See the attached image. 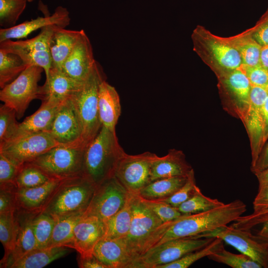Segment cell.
Segmentation results:
<instances>
[{
  "instance_id": "obj_8",
  "label": "cell",
  "mask_w": 268,
  "mask_h": 268,
  "mask_svg": "<svg viewBox=\"0 0 268 268\" xmlns=\"http://www.w3.org/2000/svg\"><path fill=\"white\" fill-rule=\"evenodd\" d=\"M44 69L37 66H28L14 80L0 91V100L14 110L21 119L30 102L40 99L41 86L38 82Z\"/></svg>"
},
{
  "instance_id": "obj_14",
  "label": "cell",
  "mask_w": 268,
  "mask_h": 268,
  "mask_svg": "<svg viewBox=\"0 0 268 268\" xmlns=\"http://www.w3.org/2000/svg\"><path fill=\"white\" fill-rule=\"evenodd\" d=\"M195 236L219 238L250 257L263 268H268V248L253 238L251 230L240 229L226 225Z\"/></svg>"
},
{
  "instance_id": "obj_46",
  "label": "cell",
  "mask_w": 268,
  "mask_h": 268,
  "mask_svg": "<svg viewBox=\"0 0 268 268\" xmlns=\"http://www.w3.org/2000/svg\"><path fill=\"white\" fill-rule=\"evenodd\" d=\"M20 167L0 153V188L16 186L15 179Z\"/></svg>"
},
{
  "instance_id": "obj_13",
  "label": "cell",
  "mask_w": 268,
  "mask_h": 268,
  "mask_svg": "<svg viewBox=\"0 0 268 268\" xmlns=\"http://www.w3.org/2000/svg\"><path fill=\"white\" fill-rule=\"evenodd\" d=\"M267 94V87L251 85L245 122L251 142L252 168L255 166L266 142L264 104Z\"/></svg>"
},
{
  "instance_id": "obj_23",
  "label": "cell",
  "mask_w": 268,
  "mask_h": 268,
  "mask_svg": "<svg viewBox=\"0 0 268 268\" xmlns=\"http://www.w3.org/2000/svg\"><path fill=\"white\" fill-rule=\"evenodd\" d=\"M62 180L52 179L47 183L30 188H16L17 209L39 212Z\"/></svg>"
},
{
  "instance_id": "obj_34",
  "label": "cell",
  "mask_w": 268,
  "mask_h": 268,
  "mask_svg": "<svg viewBox=\"0 0 268 268\" xmlns=\"http://www.w3.org/2000/svg\"><path fill=\"white\" fill-rule=\"evenodd\" d=\"M223 242L221 239L215 238L206 246L190 252L174 262L160 266L157 268H187L199 260L222 250L224 248Z\"/></svg>"
},
{
  "instance_id": "obj_42",
  "label": "cell",
  "mask_w": 268,
  "mask_h": 268,
  "mask_svg": "<svg viewBox=\"0 0 268 268\" xmlns=\"http://www.w3.org/2000/svg\"><path fill=\"white\" fill-rule=\"evenodd\" d=\"M233 47L239 52L243 64L250 66L261 65L260 57L262 46L253 38H239L234 41Z\"/></svg>"
},
{
  "instance_id": "obj_53",
  "label": "cell",
  "mask_w": 268,
  "mask_h": 268,
  "mask_svg": "<svg viewBox=\"0 0 268 268\" xmlns=\"http://www.w3.org/2000/svg\"><path fill=\"white\" fill-rule=\"evenodd\" d=\"M262 228L252 236L258 242L268 248V222L263 224Z\"/></svg>"
},
{
  "instance_id": "obj_22",
  "label": "cell",
  "mask_w": 268,
  "mask_h": 268,
  "mask_svg": "<svg viewBox=\"0 0 268 268\" xmlns=\"http://www.w3.org/2000/svg\"><path fill=\"white\" fill-rule=\"evenodd\" d=\"M193 169L182 151L171 149L166 155L156 156L150 171L151 182L161 178L188 176Z\"/></svg>"
},
{
  "instance_id": "obj_56",
  "label": "cell",
  "mask_w": 268,
  "mask_h": 268,
  "mask_svg": "<svg viewBox=\"0 0 268 268\" xmlns=\"http://www.w3.org/2000/svg\"><path fill=\"white\" fill-rule=\"evenodd\" d=\"M268 94L264 104V114L265 122V139L266 141L268 139Z\"/></svg>"
},
{
  "instance_id": "obj_55",
  "label": "cell",
  "mask_w": 268,
  "mask_h": 268,
  "mask_svg": "<svg viewBox=\"0 0 268 268\" xmlns=\"http://www.w3.org/2000/svg\"><path fill=\"white\" fill-rule=\"evenodd\" d=\"M260 61V65L268 70V45L262 47Z\"/></svg>"
},
{
  "instance_id": "obj_50",
  "label": "cell",
  "mask_w": 268,
  "mask_h": 268,
  "mask_svg": "<svg viewBox=\"0 0 268 268\" xmlns=\"http://www.w3.org/2000/svg\"><path fill=\"white\" fill-rule=\"evenodd\" d=\"M253 204L254 210L268 207V186L259 187Z\"/></svg>"
},
{
  "instance_id": "obj_29",
  "label": "cell",
  "mask_w": 268,
  "mask_h": 268,
  "mask_svg": "<svg viewBox=\"0 0 268 268\" xmlns=\"http://www.w3.org/2000/svg\"><path fill=\"white\" fill-rule=\"evenodd\" d=\"M133 195L129 194L124 206L105 222V234L103 238L122 239L128 234L133 217Z\"/></svg>"
},
{
  "instance_id": "obj_45",
  "label": "cell",
  "mask_w": 268,
  "mask_h": 268,
  "mask_svg": "<svg viewBox=\"0 0 268 268\" xmlns=\"http://www.w3.org/2000/svg\"><path fill=\"white\" fill-rule=\"evenodd\" d=\"M268 222V207L254 210L248 215H241L231 225L242 230H251L254 226Z\"/></svg>"
},
{
  "instance_id": "obj_54",
  "label": "cell",
  "mask_w": 268,
  "mask_h": 268,
  "mask_svg": "<svg viewBox=\"0 0 268 268\" xmlns=\"http://www.w3.org/2000/svg\"><path fill=\"white\" fill-rule=\"evenodd\" d=\"M255 174L259 181V187L268 186V168Z\"/></svg>"
},
{
  "instance_id": "obj_18",
  "label": "cell",
  "mask_w": 268,
  "mask_h": 268,
  "mask_svg": "<svg viewBox=\"0 0 268 268\" xmlns=\"http://www.w3.org/2000/svg\"><path fill=\"white\" fill-rule=\"evenodd\" d=\"M105 234L104 222L94 216L83 215L74 227L71 248L81 256L92 255Z\"/></svg>"
},
{
  "instance_id": "obj_26",
  "label": "cell",
  "mask_w": 268,
  "mask_h": 268,
  "mask_svg": "<svg viewBox=\"0 0 268 268\" xmlns=\"http://www.w3.org/2000/svg\"><path fill=\"white\" fill-rule=\"evenodd\" d=\"M80 33L81 30H67L55 26L50 42L52 67L61 69L72 50Z\"/></svg>"
},
{
  "instance_id": "obj_2",
  "label": "cell",
  "mask_w": 268,
  "mask_h": 268,
  "mask_svg": "<svg viewBox=\"0 0 268 268\" xmlns=\"http://www.w3.org/2000/svg\"><path fill=\"white\" fill-rule=\"evenodd\" d=\"M126 152L120 145L115 131L102 126L86 146L84 175L97 186L114 176L115 170Z\"/></svg>"
},
{
  "instance_id": "obj_5",
  "label": "cell",
  "mask_w": 268,
  "mask_h": 268,
  "mask_svg": "<svg viewBox=\"0 0 268 268\" xmlns=\"http://www.w3.org/2000/svg\"><path fill=\"white\" fill-rule=\"evenodd\" d=\"M96 187L84 175L62 180L40 212L54 219L84 212Z\"/></svg>"
},
{
  "instance_id": "obj_48",
  "label": "cell",
  "mask_w": 268,
  "mask_h": 268,
  "mask_svg": "<svg viewBox=\"0 0 268 268\" xmlns=\"http://www.w3.org/2000/svg\"><path fill=\"white\" fill-rule=\"evenodd\" d=\"M15 186L0 188V213L14 211L17 209Z\"/></svg>"
},
{
  "instance_id": "obj_28",
  "label": "cell",
  "mask_w": 268,
  "mask_h": 268,
  "mask_svg": "<svg viewBox=\"0 0 268 268\" xmlns=\"http://www.w3.org/2000/svg\"><path fill=\"white\" fill-rule=\"evenodd\" d=\"M188 176L159 179L144 187L138 195L147 200H163L179 190L186 183Z\"/></svg>"
},
{
  "instance_id": "obj_24",
  "label": "cell",
  "mask_w": 268,
  "mask_h": 268,
  "mask_svg": "<svg viewBox=\"0 0 268 268\" xmlns=\"http://www.w3.org/2000/svg\"><path fill=\"white\" fill-rule=\"evenodd\" d=\"M42 101L41 106L34 114L19 124L17 134L13 139L32 134L48 132L62 102L49 99Z\"/></svg>"
},
{
  "instance_id": "obj_10",
  "label": "cell",
  "mask_w": 268,
  "mask_h": 268,
  "mask_svg": "<svg viewBox=\"0 0 268 268\" xmlns=\"http://www.w3.org/2000/svg\"><path fill=\"white\" fill-rule=\"evenodd\" d=\"M156 156L149 152L137 155L125 153L118 162L114 177L130 194L138 195L151 182V164Z\"/></svg>"
},
{
  "instance_id": "obj_21",
  "label": "cell",
  "mask_w": 268,
  "mask_h": 268,
  "mask_svg": "<svg viewBox=\"0 0 268 268\" xmlns=\"http://www.w3.org/2000/svg\"><path fill=\"white\" fill-rule=\"evenodd\" d=\"M93 254L108 268H131L134 261L122 239L102 238Z\"/></svg>"
},
{
  "instance_id": "obj_36",
  "label": "cell",
  "mask_w": 268,
  "mask_h": 268,
  "mask_svg": "<svg viewBox=\"0 0 268 268\" xmlns=\"http://www.w3.org/2000/svg\"><path fill=\"white\" fill-rule=\"evenodd\" d=\"M55 223V219L44 212H38L35 216L33 220V228L37 249L48 247Z\"/></svg>"
},
{
  "instance_id": "obj_35",
  "label": "cell",
  "mask_w": 268,
  "mask_h": 268,
  "mask_svg": "<svg viewBox=\"0 0 268 268\" xmlns=\"http://www.w3.org/2000/svg\"><path fill=\"white\" fill-rule=\"evenodd\" d=\"M50 178L36 166L26 163L20 167L15 179L17 188H30L43 185L50 180Z\"/></svg>"
},
{
  "instance_id": "obj_3",
  "label": "cell",
  "mask_w": 268,
  "mask_h": 268,
  "mask_svg": "<svg viewBox=\"0 0 268 268\" xmlns=\"http://www.w3.org/2000/svg\"><path fill=\"white\" fill-rule=\"evenodd\" d=\"M105 80L102 67L95 61L86 79L69 98L75 109L81 128V141L87 146L95 138L102 125L98 111V92Z\"/></svg>"
},
{
  "instance_id": "obj_39",
  "label": "cell",
  "mask_w": 268,
  "mask_h": 268,
  "mask_svg": "<svg viewBox=\"0 0 268 268\" xmlns=\"http://www.w3.org/2000/svg\"><path fill=\"white\" fill-rule=\"evenodd\" d=\"M213 261L224 264L232 268H262L258 263L246 255L235 254L226 250L224 248L207 256Z\"/></svg>"
},
{
  "instance_id": "obj_7",
  "label": "cell",
  "mask_w": 268,
  "mask_h": 268,
  "mask_svg": "<svg viewBox=\"0 0 268 268\" xmlns=\"http://www.w3.org/2000/svg\"><path fill=\"white\" fill-rule=\"evenodd\" d=\"M214 238H199L195 236L168 241L149 249L135 259L131 268H157L206 246Z\"/></svg>"
},
{
  "instance_id": "obj_27",
  "label": "cell",
  "mask_w": 268,
  "mask_h": 268,
  "mask_svg": "<svg viewBox=\"0 0 268 268\" xmlns=\"http://www.w3.org/2000/svg\"><path fill=\"white\" fill-rule=\"evenodd\" d=\"M70 249L65 246L36 249L16 261L10 268H42L65 257L70 252Z\"/></svg>"
},
{
  "instance_id": "obj_9",
  "label": "cell",
  "mask_w": 268,
  "mask_h": 268,
  "mask_svg": "<svg viewBox=\"0 0 268 268\" xmlns=\"http://www.w3.org/2000/svg\"><path fill=\"white\" fill-rule=\"evenodd\" d=\"M55 26L42 28L39 34L31 39L0 42V49L18 55L28 66L41 67L46 76L52 67L50 42Z\"/></svg>"
},
{
  "instance_id": "obj_51",
  "label": "cell",
  "mask_w": 268,
  "mask_h": 268,
  "mask_svg": "<svg viewBox=\"0 0 268 268\" xmlns=\"http://www.w3.org/2000/svg\"><path fill=\"white\" fill-rule=\"evenodd\" d=\"M253 38L262 46L268 45V21L258 28Z\"/></svg>"
},
{
  "instance_id": "obj_30",
  "label": "cell",
  "mask_w": 268,
  "mask_h": 268,
  "mask_svg": "<svg viewBox=\"0 0 268 268\" xmlns=\"http://www.w3.org/2000/svg\"><path fill=\"white\" fill-rule=\"evenodd\" d=\"M84 213L77 212L55 219V223L48 247L65 246L72 249L74 229Z\"/></svg>"
},
{
  "instance_id": "obj_52",
  "label": "cell",
  "mask_w": 268,
  "mask_h": 268,
  "mask_svg": "<svg viewBox=\"0 0 268 268\" xmlns=\"http://www.w3.org/2000/svg\"><path fill=\"white\" fill-rule=\"evenodd\" d=\"M268 168V144L263 152H261L255 166L252 168L254 174Z\"/></svg>"
},
{
  "instance_id": "obj_40",
  "label": "cell",
  "mask_w": 268,
  "mask_h": 268,
  "mask_svg": "<svg viewBox=\"0 0 268 268\" xmlns=\"http://www.w3.org/2000/svg\"><path fill=\"white\" fill-rule=\"evenodd\" d=\"M16 112L2 104L0 107V145L11 141L16 136L19 124L16 120Z\"/></svg>"
},
{
  "instance_id": "obj_47",
  "label": "cell",
  "mask_w": 268,
  "mask_h": 268,
  "mask_svg": "<svg viewBox=\"0 0 268 268\" xmlns=\"http://www.w3.org/2000/svg\"><path fill=\"white\" fill-rule=\"evenodd\" d=\"M239 68L247 75L252 86H268V70L261 65L250 66L242 64Z\"/></svg>"
},
{
  "instance_id": "obj_11",
  "label": "cell",
  "mask_w": 268,
  "mask_h": 268,
  "mask_svg": "<svg viewBox=\"0 0 268 268\" xmlns=\"http://www.w3.org/2000/svg\"><path fill=\"white\" fill-rule=\"evenodd\" d=\"M129 194L113 176L97 186L83 215L96 216L105 223L124 206Z\"/></svg>"
},
{
  "instance_id": "obj_12",
  "label": "cell",
  "mask_w": 268,
  "mask_h": 268,
  "mask_svg": "<svg viewBox=\"0 0 268 268\" xmlns=\"http://www.w3.org/2000/svg\"><path fill=\"white\" fill-rule=\"evenodd\" d=\"M61 145L47 132L26 135L0 145V153L19 166Z\"/></svg>"
},
{
  "instance_id": "obj_16",
  "label": "cell",
  "mask_w": 268,
  "mask_h": 268,
  "mask_svg": "<svg viewBox=\"0 0 268 268\" xmlns=\"http://www.w3.org/2000/svg\"><path fill=\"white\" fill-rule=\"evenodd\" d=\"M96 61L89 39L83 29L61 70L72 79L83 82Z\"/></svg>"
},
{
  "instance_id": "obj_15",
  "label": "cell",
  "mask_w": 268,
  "mask_h": 268,
  "mask_svg": "<svg viewBox=\"0 0 268 268\" xmlns=\"http://www.w3.org/2000/svg\"><path fill=\"white\" fill-rule=\"evenodd\" d=\"M47 133L61 145H83L79 121L69 97L60 105Z\"/></svg>"
},
{
  "instance_id": "obj_1",
  "label": "cell",
  "mask_w": 268,
  "mask_h": 268,
  "mask_svg": "<svg viewBox=\"0 0 268 268\" xmlns=\"http://www.w3.org/2000/svg\"><path fill=\"white\" fill-rule=\"evenodd\" d=\"M246 210V204L240 200H236L206 211L183 214L171 222L153 247L172 239L195 236L213 231L234 222Z\"/></svg>"
},
{
  "instance_id": "obj_57",
  "label": "cell",
  "mask_w": 268,
  "mask_h": 268,
  "mask_svg": "<svg viewBox=\"0 0 268 268\" xmlns=\"http://www.w3.org/2000/svg\"><path fill=\"white\" fill-rule=\"evenodd\" d=\"M28 2H32L34 0H27Z\"/></svg>"
},
{
  "instance_id": "obj_19",
  "label": "cell",
  "mask_w": 268,
  "mask_h": 268,
  "mask_svg": "<svg viewBox=\"0 0 268 268\" xmlns=\"http://www.w3.org/2000/svg\"><path fill=\"white\" fill-rule=\"evenodd\" d=\"M38 212L16 209L15 214L18 224V234L15 247L7 258L0 263V268H9L17 260L37 249L33 220Z\"/></svg>"
},
{
  "instance_id": "obj_43",
  "label": "cell",
  "mask_w": 268,
  "mask_h": 268,
  "mask_svg": "<svg viewBox=\"0 0 268 268\" xmlns=\"http://www.w3.org/2000/svg\"><path fill=\"white\" fill-rule=\"evenodd\" d=\"M200 190L196 185L194 171L192 169L187 177L184 185L171 197L163 201L171 205L178 207L181 203L194 196Z\"/></svg>"
},
{
  "instance_id": "obj_17",
  "label": "cell",
  "mask_w": 268,
  "mask_h": 268,
  "mask_svg": "<svg viewBox=\"0 0 268 268\" xmlns=\"http://www.w3.org/2000/svg\"><path fill=\"white\" fill-rule=\"evenodd\" d=\"M70 18L67 9L62 6H58L52 15L45 14L29 21L7 28L0 29V42L14 39L27 37L33 31L50 25H57L65 28L70 23Z\"/></svg>"
},
{
  "instance_id": "obj_4",
  "label": "cell",
  "mask_w": 268,
  "mask_h": 268,
  "mask_svg": "<svg viewBox=\"0 0 268 268\" xmlns=\"http://www.w3.org/2000/svg\"><path fill=\"white\" fill-rule=\"evenodd\" d=\"M133 217L130 230L123 240L134 261L153 247L166 228L138 195L132 194Z\"/></svg>"
},
{
  "instance_id": "obj_31",
  "label": "cell",
  "mask_w": 268,
  "mask_h": 268,
  "mask_svg": "<svg viewBox=\"0 0 268 268\" xmlns=\"http://www.w3.org/2000/svg\"><path fill=\"white\" fill-rule=\"evenodd\" d=\"M28 66L17 55L0 49V87L14 80Z\"/></svg>"
},
{
  "instance_id": "obj_32",
  "label": "cell",
  "mask_w": 268,
  "mask_h": 268,
  "mask_svg": "<svg viewBox=\"0 0 268 268\" xmlns=\"http://www.w3.org/2000/svg\"><path fill=\"white\" fill-rule=\"evenodd\" d=\"M18 234V224L14 211L0 213V241L4 249L0 261L3 262L15 247Z\"/></svg>"
},
{
  "instance_id": "obj_33",
  "label": "cell",
  "mask_w": 268,
  "mask_h": 268,
  "mask_svg": "<svg viewBox=\"0 0 268 268\" xmlns=\"http://www.w3.org/2000/svg\"><path fill=\"white\" fill-rule=\"evenodd\" d=\"M209 47L215 59L221 67L235 70L242 65L240 53L234 47L216 41L210 42Z\"/></svg>"
},
{
  "instance_id": "obj_38",
  "label": "cell",
  "mask_w": 268,
  "mask_h": 268,
  "mask_svg": "<svg viewBox=\"0 0 268 268\" xmlns=\"http://www.w3.org/2000/svg\"><path fill=\"white\" fill-rule=\"evenodd\" d=\"M225 83L238 100L247 107L251 84L245 73L240 68L233 70L227 76Z\"/></svg>"
},
{
  "instance_id": "obj_37",
  "label": "cell",
  "mask_w": 268,
  "mask_h": 268,
  "mask_svg": "<svg viewBox=\"0 0 268 268\" xmlns=\"http://www.w3.org/2000/svg\"><path fill=\"white\" fill-rule=\"evenodd\" d=\"M224 204L218 199L204 196L200 190L192 198L181 203L177 208L183 214H191L206 211Z\"/></svg>"
},
{
  "instance_id": "obj_41",
  "label": "cell",
  "mask_w": 268,
  "mask_h": 268,
  "mask_svg": "<svg viewBox=\"0 0 268 268\" xmlns=\"http://www.w3.org/2000/svg\"><path fill=\"white\" fill-rule=\"evenodd\" d=\"M27 0H0V25L12 27L24 10Z\"/></svg>"
},
{
  "instance_id": "obj_44",
  "label": "cell",
  "mask_w": 268,
  "mask_h": 268,
  "mask_svg": "<svg viewBox=\"0 0 268 268\" xmlns=\"http://www.w3.org/2000/svg\"><path fill=\"white\" fill-rule=\"evenodd\" d=\"M143 200L163 223L176 220L183 215L179 211L177 207L163 201L145 199Z\"/></svg>"
},
{
  "instance_id": "obj_49",
  "label": "cell",
  "mask_w": 268,
  "mask_h": 268,
  "mask_svg": "<svg viewBox=\"0 0 268 268\" xmlns=\"http://www.w3.org/2000/svg\"><path fill=\"white\" fill-rule=\"evenodd\" d=\"M77 262L80 268H108L93 254L85 256L79 255Z\"/></svg>"
},
{
  "instance_id": "obj_25",
  "label": "cell",
  "mask_w": 268,
  "mask_h": 268,
  "mask_svg": "<svg viewBox=\"0 0 268 268\" xmlns=\"http://www.w3.org/2000/svg\"><path fill=\"white\" fill-rule=\"evenodd\" d=\"M98 111L102 125L111 131H115L121 112L120 97L115 87L105 80L99 86Z\"/></svg>"
},
{
  "instance_id": "obj_6",
  "label": "cell",
  "mask_w": 268,
  "mask_h": 268,
  "mask_svg": "<svg viewBox=\"0 0 268 268\" xmlns=\"http://www.w3.org/2000/svg\"><path fill=\"white\" fill-rule=\"evenodd\" d=\"M86 147L81 144L55 146L28 163L51 179L63 180L82 175Z\"/></svg>"
},
{
  "instance_id": "obj_20",
  "label": "cell",
  "mask_w": 268,
  "mask_h": 268,
  "mask_svg": "<svg viewBox=\"0 0 268 268\" xmlns=\"http://www.w3.org/2000/svg\"><path fill=\"white\" fill-rule=\"evenodd\" d=\"M83 82L72 79L60 69L51 67L44 84L41 86L40 99L63 102L77 91Z\"/></svg>"
}]
</instances>
